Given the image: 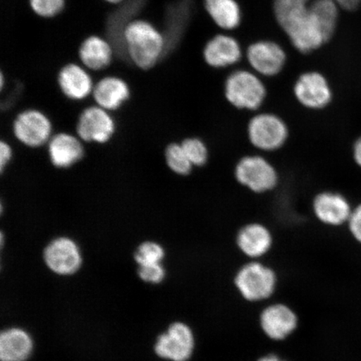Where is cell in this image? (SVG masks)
I'll return each instance as SVG.
<instances>
[{
  "mask_svg": "<svg viewBox=\"0 0 361 361\" xmlns=\"http://www.w3.org/2000/svg\"><path fill=\"white\" fill-rule=\"evenodd\" d=\"M13 158L12 147L7 142L2 140L0 142V171L4 173Z\"/></svg>",
  "mask_w": 361,
  "mask_h": 361,
  "instance_id": "f546056e",
  "label": "cell"
},
{
  "mask_svg": "<svg viewBox=\"0 0 361 361\" xmlns=\"http://www.w3.org/2000/svg\"><path fill=\"white\" fill-rule=\"evenodd\" d=\"M123 37L130 61L139 69H152L165 51L164 35L147 20L137 19L129 21L124 26Z\"/></svg>",
  "mask_w": 361,
  "mask_h": 361,
  "instance_id": "6da1fadb",
  "label": "cell"
},
{
  "mask_svg": "<svg viewBox=\"0 0 361 361\" xmlns=\"http://www.w3.org/2000/svg\"><path fill=\"white\" fill-rule=\"evenodd\" d=\"M90 71L78 63H68L57 75L58 87L64 96L73 102L85 100L92 94L94 83Z\"/></svg>",
  "mask_w": 361,
  "mask_h": 361,
  "instance_id": "4fadbf2b",
  "label": "cell"
},
{
  "mask_svg": "<svg viewBox=\"0 0 361 361\" xmlns=\"http://www.w3.org/2000/svg\"><path fill=\"white\" fill-rule=\"evenodd\" d=\"M353 157L355 164L361 168V137L356 140L354 144Z\"/></svg>",
  "mask_w": 361,
  "mask_h": 361,
  "instance_id": "1f68e13d",
  "label": "cell"
},
{
  "mask_svg": "<svg viewBox=\"0 0 361 361\" xmlns=\"http://www.w3.org/2000/svg\"><path fill=\"white\" fill-rule=\"evenodd\" d=\"M224 94L227 101L238 109L256 111L263 105L267 90L258 75L239 70L226 80Z\"/></svg>",
  "mask_w": 361,
  "mask_h": 361,
  "instance_id": "3957f363",
  "label": "cell"
},
{
  "mask_svg": "<svg viewBox=\"0 0 361 361\" xmlns=\"http://www.w3.org/2000/svg\"><path fill=\"white\" fill-rule=\"evenodd\" d=\"M333 1L345 11H355L361 4V0H333Z\"/></svg>",
  "mask_w": 361,
  "mask_h": 361,
  "instance_id": "4dcf8cb0",
  "label": "cell"
},
{
  "mask_svg": "<svg viewBox=\"0 0 361 361\" xmlns=\"http://www.w3.org/2000/svg\"><path fill=\"white\" fill-rule=\"evenodd\" d=\"M137 274L139 278L144 282L158 284L164 281L166 269L161 264L140 266L137 269Z\"/></svg>",
  "mask_w": 361,
  "mask_h": 361,
  "instance_id": "83f0119b",
  "label": "cell"
},
{
  "mask_svg": "<svg viewBox=\"0 0 361 361\" xmlns=\"http://www.w3.org/2000/svg\"><path fill=\"white\" fill-rule=\"evenodd\" d=\"M75 130L84 142L106 144L114 137L116 124L111 112L94 105L81 111Z\"/></svg>",
  "mask_w": 361,
  "mask_h": 361,
  "instance_id": "ba28073f",
  "label": "cell"
},
{
  "mask_svg": "<svg viewBox=\"0 0 361 361\" xmlns=\"http://www.w3.org/2000/svg\"><path fill=\"white\" fill-rule=\"evenodd\" d=\"M78 56L81 65L90 71H102L111 64L114 51L106 39L92 35L81 42Z\"/></svg>",
  "mask_w": 361,
  "mask_h": 361,
  "instance_id": "d6986e66",
  "label": "cell"
},
{
  "mask_svg": "<svg viewBox=\"0 0 361 361\" xmlns=\"http://www.w3.org/2000/svg\"><path fill=\"white\" fill-rule=\"evenodd\" d=\"M104 1L111 4H118L123 1V0H104Z\"/></svg>",
  "mask_w": 361,
  "mask_h": 361,
  "instance_id": "836d02e7",
  "label": "cell"
},
{
  "mask_svg": "<svg viewBox=\"0 0 361 361\" xmlns=\"http://www.w3.org/2000/svg\"><path fill=\"white\" fill-rule=\"evenodd\" d=\"M247 59L256 74L272 78L286 66V53L276 42L259 40L248 47Z\"/></svg>",
  "mask_w": 361,
  "mask_h": 361,
  "instance_id": "7c38bea8",
  "label": "cell"
},
{
  "mask_svg": "<svg viewBox=\"0 0 361 361\" xmlns=\"http://www.w3.org/2000/svg\"><path fill=\"white\" fill-rule=\"evenodd\" d=\"M190 327L182 322L171 324L168 331L158 336L154 351L158 357L171 361H188L194 350Z\"/></svg>",
  "mask_w": 361,
  "mask_h": 361,
  "instance_id": "9c48e42d",
  "label": "cell"
},
{
  "mask_svg": "<svg viewBox=\"0 0 361 361\" xmlns=\"http://www.w3.org/2000/svg\"><path fill=\"white\" fill-rule=\"evenodd\" d=\"M235 283L246 300H260L267 299L272 295L276 277L272 269L254 262L243 266L239 270Z\"/></svg>",
  "mask_w": 361,
  "mask_h": 361,
  "instance_id": "30bf717a",
  "label": "cell"
},
{
  "mask_svg": "<svg viewBox=\"0 0 361 361\" xmlns=\"http://www.w3.org/2000/svg\"><path fill=\"white\" fill-rule=\"evenodd\" d=\"M49 159L55 168H71L85 157L84 142L78 135L59 133L52 135L47 144Z\"/></svg>",
  "mask_w": 361,
  "mask_h": 361,
  "instance_id": "5bb4252c",
  "label": "cell"
},
{
  "mask_svg": "<svg viewBox=\"0 0 361 361\" xmlns=\"http://www.w3.org/2000/svg\"><path fill=\"white\" fill-rule=\"evenodd\" d=\"M165 256L166 252L161 243L151 240L140 243L134 252V259L138 267L161 264Z\"/></svg>",
  "mask_w": 361,
  "mask_h": 361,
  "instance_id": "d4e9b609",
  "label": "cell"
},
{
  "mask_svg": "<svg viewBox=\"0 0 361 361\" xmlns=\"http://www.w3.org/2000/svg\"><path fill=\"white\" fill-rule=\"evenodd\" d=\"M351 235L361 245V203L352 210L348 221Z\"/></svg>",
  "mask_w": 361,
  "mask_h": 361,
  "instance_id": "f1b7e54d",
  "label": "cell"
},
{
  "mask_svg": "<svg viewBox=\"0 0 361 361\" xmlns=\"http://www.w3.org/2000/svg\"><path fill=\"white\" fill-rule=\"evenodd\" d=\"M34 347L32 336L20 327L7 328L0 334L1 361H27L32 355Z\"/></svg>",
  "mask_w": 361,
  "mask_h": 361,
  "instance_id": "ac0fdd59",
  "label": "cell"
},
{
  "mask_svg": "<svg viewBox=\"0 0 361 361\" xmlns=\"http://www.w3.org/2000/svg\"><path fill=\"white\" fill-rule=\"evenodd\" d=\"M165 161L169 169L179 176H188L192 173L193 165L185 152L182 144L170 143L165 149Z\"/></svg>",
  "mask_w": 361,
  "mask_h": 361,
  "instance_id": "cb8c5ba5",
  "label": "cell"
},
{
  "mask_svg": "<svg viewBox=\"0 0 361 361\" xmlns=\"http://www.w3.org/2000/svg\"><path fill=\"white\" fill-rule=\"evenodd\" d=\"M92 97L96 105L108 111L119 110L130 97L126 81L116 75H106L94 83Z\"/></svg>",
  "mask_w": 361,
  "mask_h": 361,
  "instance_id": "2e32d148",
  "label": "cell"
},
{
  "mask_svg": "<svg viewBox=\"0 0 361 361\" xmlns=\"http://www.w3.org/2000/svg\"><path fill=\"white\" fill-rule=\"evenodd\" d=\"M277 21L293 47L302 53L312 52L327 42L310 6L288 13Z\"/></svg>",
  "mask_w": 361,
  "mask_h": 361,
  "instance_id": "7a4b0ae2",
  "label": "cell"
},
{
  "mask_svg": "<svg viewBox=\"0 0 361 361\" xmlns=\"http://www.w3.org/2000/svg\"><path fill=\"white\" fill-rule=\"evenodd\" d=\"M238 183L255 193H264L276 188L279 176L268 160L260 156H246L238 161L234 170Z\"/></svg>",
  "mask_w": 361,
  "mask_h": 361,
  "instance_id": "5b68a950",
  "label": "cell"
},
{
  "mask_svg": "<svg viewBox=\"0 0 361 361\" xmlns=\"http://www.w3.org/2000/svg\"><path fill=\"white\" fill-rule=\"evenodd\" d=\"M242 55L240 44L228 35L214 36L203 49V58L207 64L219 69L236 65Z\"/></svg>",
  "mask_w": 361,
  "mask_h": 361,
  "instance_id": "e0dca14e",
  "label": "cell"
},
{
  "mask_svg": "<svg viewBox=\"0 0 361 361\" xmlns=\"http://www.w3.org/2000/svg\"><path fill=\"white\" fill-rule=\"evenodd\" d=\"M29 4L36 16L52 19L64 11L66 0H29Z\"/></svg>",
  "mask_w": 361,
  "mask_h": 361,
  "instance_id": "4316f807",
  "label": "cell"
},
{
  "mask_svg": "<svg viewBox=\"0 0 361 361\" xmlns=\"http://www.w3.org/2000/svg\"><path fill=\"white\" fill-rule=\"evenodd\" d=\"M297 101L311 110H320L332 101L331 85L322 74L316 71L306 72L296 80L293 87Z\"/></svg>",
  "mask_w": 361,
  "mask_h": 361,
  "instance_id": "8fae6325",
  "label": "cell"
},
{
  "mask_svg": "<svg viewBox=\"0 0 361 361\" xmlns=\"http://www.w3.org/2000/svg\"><path fill=\"white\" fill-rule=\"evenodd\" d=\"M288 134L286 123L272 113L256 115L247 125L248 140L252 146L261 151L279 150L287 142Z\"/></svg>",
  "mask_w": 361,
  "mask_h": 361,
  "instance_id": "277c9868",
  "label": "cell"
},
{
  "mask_svg": "<svg viewBox=\"0 0 361 361\" xmlns=\"http://www.w3.org/2000/svg\"><path fill=\"white\" fill-rule=\"evenodd\" d=\"M313 210L320 222L331 227H338L348 223L353 209L348 200L341 193L327 191L315 196Z\"/></svg>",
  "mask_w": 361,
  "mask_h": 361,
  "instance_id": "9a60e30c",
  "label": "cell"
},
{
  "mask_svg": "<svg viewBox=\"0 0 361 361\" xmlns=\"http://www.w3.org/2000/svg\"><path fill=\"white\" fill-rule=\"evenodd\" d=\"M204 6L219 28L233 30L240 25L242 11L236 0H204Z\"/></svg>",
  "mask_w": 361,
  "mask_h": 361,
  "instance_id": "7402d4cb",
  "label": "cell"
},
{
  "mask_svg": "<svg viewBox=\"0 0 361 361\" xmlns=\"http://www.w3.org/2000/svg\"><path fill=\"white\" fill-rule=\"evenodd\" d=\"M180 144L193 166L201 168L209 161V149L200 138L188 137L184 139Z\"/></svg>",
  "mask_w": 361,
  "mask_h": 361,
  "instance_id": "484cf974",
  "label": "cell"
},
{
  "mask_svg": "<svg viewBox=\"0 0 361 361\" xmlns=\"http://www.w3.org/2000/svg\"><path fill=\"white\" fill-rule=\"evenodd\" d=\"M236 242L243 254L255 259L267 254L272 247L273 237L266 226L252 223L239 230Z\"/></svg>",
  "mask_w": 361,
  "mask_h": 361,
  "instance_id": "ffe728a7",
  "label": "cell"
},
{
  "mask_svg": "<svg viewBox=\"0 0 361 361\" xmlns=\"http://www.w3.org/2000/svg\"><path fill=\"white\" fill-rule=\"evenodd\" d=\"M43 260L52 273L60 276L74 275L83 264L78 243L67 236H59L49 241L44 248Z\"/></svg>",
  "mask_w": 361,
  "mask_h": 361,
  "instance_id": "52a82bcc",
  "label": "cell"
},
{
  "mask_svg": "<svg viewBox=\"0 0 361 361\" xmlns=\"http://www.w3.org/2000/svg\"><path fill=\"white\" fill-rule=\"evenodd\" d=\"M261 326L269 337L281 341L295 331L297 317L286 305L269 306L261 314Z\"/></svg>",
  "mask_w": 361,
  "mask_h": 361,
  "instance_id": "44dd1931",
  "label": "cell"
},
{
  "mask_svg": "<svg viewBox=\"0 0 361 361\" xmlns=\"http://www.w3.org/2000/svg\"><path fill=\"white\" fill-rule=\"evenodd\" d=\"M259 361H283V360H279L277 357V356L269 355V356H265V357L260 359Z\"/></svg>",
  "mask_w": 361,
  "mask_h": 361,
  "instance_id": "d6a6232c",
  "label": "cell"
},
{
  "mask_svg": "<svg viewBox=\"0 0 361 361\" xmlns=\"http://www.w3.org/2000/svg\"><path fill=\"white\" fill-rule=\"evenodd\" d=\"M340 6L333 0H313L310 10L327 42L332 38L337 27Z\"/></svg>",
  "mask_w": 361,
  "mask_h": 361,
  "instance_id": "603a6c76",
  "label": "cell"
},
{
  "mask_svg": "<svg viewBox=\"0 0 361 361\" xmlns=\"http://www.w3.org/2000/svg\"><path fill=\"white\" fill-rule=\"evenodd\" d=\"M12 130L17 141L30 148L47 145L53 135L51 119L45 113L34 108L20 112L13 120Z\"/></svg>",
  "mask_w": 361,
  "mask_h": 361,
  "instance_id": "8992f818",
  "label": "cell"
}]
</instances>
